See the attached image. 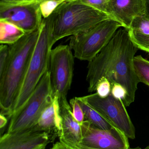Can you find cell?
<instances>
[{"mask_svg": "<svg viewBox=\"0 0 149 149\" xmlns=\"http://www.w3.org/2000/svg\"><path fill=\"white\" fill-rule=\"evenodd\" d=\"M138 49L130 38L128 29L124 27L119 29L109 43L88 62V92L96 91L99 81L106 78L111 86L118 83L125 88L127 96L124 103L129 107L134 101L140 83L134 67V59Z\"/></svg>", "mask_w": 149, "mask_h": 149, "instance_id": "obj_1", "label": "cell"}, {"mask_svg": "<svg viewBox=\"0 0 149 149\" xmlns=\"http://www.w3.org/2000/svg\"><path fill=\"white\" fill-rule=\"evenodd\" d=\"M41 24L9 45L7 67L0 75V107L1 114L10 117L29 68L41 31Z\"/></svg>", "mask_w": 149, "mask_h": 149, "instance_id": "obj_2", "label": "cell"}, {"mask_svg": "<svg viewBox=\"0 0 149 149\" xmlns=\"http://www.w3.org/2000/svg\"><path fill=\"white\" fill-rule=\"evenodd\" d=\"M45 19L54 45L66 37L78 35L103 21L114 18L108 13L85 4L81 0H76L62 3Z\"/></svg>", "mask_w": 149, "mask_h": 149, "instance_id": "obj_3", "label": "cell"}, {"mask_svg": "<svg viewBox=\"0 0 149 149\" xmlns=\"http://www.w3.org/2000/svg\"><path fill=\"white\" fill-rule=\"evenodd\" d=\"M53 45L50 29L45 19L43 18L39 37L20 93L14 105L12 115L24 105L43 75L48 71L50 55Z\"/></svg>", "mask_w": 149, "mask_h": 149, "instance_id": "obj_4", "label": "cell"}, {"mask_svg": "<svg viewBox=\"0 0 149 149\" xmlns=\"http://www.w3.org/2000/svg\"><path fill=\"white\" fill-rule=\"evenodd\" d=\"M53 100L50 77L48 71L43 75L24 105L11 116L7 133L34 128L42 113Z\"/></svg>", "mask_w": 149, "mask_h": 149, "instance_id": "obj_5", "label": "cell"}, {"mask_svg": "<svg viewBox=\"0 0 149 149\" xmlns=\"http://www.w3.org/2000/svg\"><path fill=\"white\" fill-rule=\"evenodd\" d=\"M122 27H124L123 25L115 19H108L86 31L71 36L69 46L73 51L74 57L81 61H92Z\"/></svg>", "mask_w": 149, "mask_h": 149, "instance_id": "obj_6", "label": "cell"}, {"mask_svg": "<svg viewBox=\"0 0 149 149\" xmlns=\"http://www.w3.org/2000/svg\"><path fill=\"white\" fill-rule=\"evenodd\" d=\"M74 58L69 45H60L51 52L48 71L52 95L58 98L59 104L68 102L67 95L72 82Z\"/></svg>", "mask_w": 149, "mask_h": 149, "instance_id": "obj_7", "label": "cell"}, {"mask_svg": "<svg viewBox=\"0 0 149 149\" xmlns=\"http://www.w3.org/2000/svg\"><path fill=\"white\" fill-rule=\"evenodd\" d=\"M80 97L128 139H135V128L122 100L115 98L111 93L105 98L101 97L96 93Z\"/></svg>", "mask_w": 149, "mask_h": 149, "instance_id": "obj_8", "label": "cell"}, {"mask_svg": "<svg viewBox=\"0 0 149 149\" xmlns=\"http://www.w3.org/2000/svg\"><path fill=\"white\" fill-rule=\"evenodd\" d=\"M39 3L34 1L0 2V21L16 25L25 33L37 29L43 22Z\"/></svg>", "mask_w": 149, "mask_h": 149, "instance_id": "obj_9", "label": "cell"}, {"mask_svg": "<svg viewBox=\"0 0 149 149\" xmlns=\"http://www.w3.org/2000/svg\"><path fill=\"white\" fill-rule=\"evenodd\" d=\"M82 139L80 145L96 149H129L128 137L115 127L101 129L85 120L81 125Z\"/></svg>", "mask_w": 149, "mask_h": 149, "instance_id": "obj_10", "label": "cell"}, {"mask_svg": "<svg viewBox=\"0 0 149 149\" xmlns=\"http://www.w3.org/2000/svg\"><path fill=\"white\" fill-rule=\"evenodd\" d=\"M52 140V136L47 132L34 128L7 133L1 136L0 149H36L47 146Z\"/></svg>", "mask_w": 149, "mask_h": 149, "instance_id": "obj_11", "label": "cell"}, {"mask_svg": "<svg viewBox=\"0 0 149 149\" xmlns=\"http://www.w3.org/2000/svg\"><path fill=\"white\" fill-rule=\"evenodd\" d=\"M106 10L128 29L136 17L147 13L144 0H108Z\"/></svg>", "mask_w": 149, "mask_h": 149, "instance_id": "obj_12", "label": "cell"}, {"mask_svg": "<svg viewBox=\"0 0 149 149\" xmlns=\"http://www.w3.org/2000/svg\"><path fill=\"white\" fill-rule=\"evenodd\" d=\"M62 123L59 133V141L71 147L80 144L82 139L81 125L73 115L71 106L68 102L59 104Z\"/></svg>", "mask_w": 149, "mask_h": 149, "instance_id": "obj_13", "label": "cell"}, {"mask_svg": "<svg viewBox=\"0 0 149 149\" xmlns=\"http://www.w3.org/2000/svg\"><path fill=\"white\" fill-rule=\"evenodd\" d=\"M60 107L58 98L53 97L52 102L44 110L34 129L50 134L52 138L59 136L61 129Z\"/></svg>", "mask_w": 149, "mask_h": 149, "instance_id": "obj_14", "label": "cell"}, {"mask_svg": "<svg viewBox=\"0 0 149 149\" xmlns=\"http://www.w3.org/2000/svg\"><path fill=\"white\" fill-rule=\"evenodd\" d=\"M76 98L82 108L85 115V120L88 122L93 127L101 129L109 130L114 127L99 112L82 100L80 97H76Z\"/></svg>", "mask_w": 149, "mask_h": 149, "instance_id": "obj_15", "label": "cell"}, {"mask_svg": "<svg viewBox=\"0 0 149 149\" xmlns=\"http://www.w3.org/2000/svg\"><path fill=\"white\" fill-rule=\"evenodd\" d=\"M25 34V32L16 25L6 21H0L1 44H14Z\"/></svg>", "mask_w": 149, "mask_h": 149, "instance_id": "obj_16", "label": "cell"}, {"mask_svg": "<svg viewBox=\"0 0 149 149\" xmlns=\"http://www.w3.org/2000/svg\"><path fill=\"white\" fill-rule=\"evenodd\" d=\"M135 72L139 82L149 86V61L141 55L135 56L134 59Z\"/></svg>", "mask_w": 149, "mask_h": 149, "instance_id": "obj_17", "label": "cell"}, {"mask_svg": "<svg viewBox=\"0 0 149 149\" xmlns=\"http://www.w3.org/2000/svg\"><path fill=\"white\" fill-rule=\"evenodd\" d=\"M129 33L149 36V15L147 13L138 16L132 21L128 29Z\"/></svg>", "mask_w": 149, "mask_h": 149, "instance_id": "obj_18", "label": "cell"}, {"mask_svg": "<svg viewBox=\"0 0 149 149\" xmlns=\"http://www.w3.org/2000/svg\"><path fill=\"white\" fill-rule=\"evenodd\" d=\"M64 2L62 1L45 0L40 3V10L43 18H48L59 5Z\"/></svg>", "mask_w": 149, "mask_h": 149, "instance_id": "obj_19", "label": "cell"}, {"mask_svg": "<svg viewBox=\"0 0 149 149\" xmlns=\"http://www.w3.org/2000/svg\"><path fill=\"white\" fill-rule=\"evenodd\" d=\"M129 34L131 40L138 49L149 54V36L135 35L129 32Z\"/></svg>", "mask_w": 149, "mask_h": 149, "instance_id": "obj_20", "label": "cell"}, {"mask_svg": "<svg viewBox=\"0 0 149 149\" xmlns=\"http://www.w3.org/2000/svg\"><path fill=\"white\" fill-rule=\"evenodd\" d=\"M70 105L73 117L81 125L85 121V115L82 108L77 101L76 97L70 100Z\"/></svg>", "mask_w": 149, "mask_h": 149, "instance_id": "obj_21", "label": "cell"}, {"mask_svg": "<svg viewBox=\"0 0 149 149\" xmlns=\"http://www.w3.org/2000/svg\"><path fill=\"white\" fill-rule=\"evenodd\" d=\"M111 88L112 86L108 80L106 78H102L96 86V93L101 97L105 98L111 93Z\"/></svg>", "mask_w": 149, "mask_h": 149, "instance_id": "obj_22", "label": "cell"}, {"mask_svg": "<svg viewBox=\"0 0 149 149\" xmlns=\"http://www.w3.org/2000/svg\"><path fill=\"white\" fill-rule=\"evenodd\" d=\"M10 56L9 45L1 44L0 45V75L5 70Z\"/></svg>", "mask_w": 149, "mask_h": 149, "instance_id": "obj_23", "label": "cell"}, {"mask_svg": "<svg viewBox=\"0 0 149 149\" xmlns=\"http://www.w3.org/2000/svg\"><path fill=\"white\" fill-rule=\"evenodd\" d=\"M81 1L83 3L92 8L107 13L106 10L108 0H81Z\"/></svg>", "mask_w": 149, "mask_h": 149, "instance_id": "obj_24", "label": "cell"}, {"mask_svg": "<svg viewBox=\"0 0 149 149\" xmlns=\"http://www.w3.org/2000/svg\"><path fill=\"white\" fill-rule=\"evenodd\" d=\"M111 94L116 99L122 100L125 101L127 96V92L125 88L120 84L114 83L112 85Z\"/></svg>", "mask_w": 149, "mask_h": 149, "instance_id": "obj_25", "label": "cell"}, {"mask_svg": "<svg viewBox=\"0 0 149 149\" xmlns=\"http://www.w3.org/2000/svg\"><path fill=\"white\" fill-rule=\"evenodd\" d=\"M50 149H73L69 146L62 143L61 142L56 143L53 147Z\"/></svg>", "mask_w": 149, "mask_h": 149, "instance_id": "obj_26", "label": "cell"}, {"mask_svg": "<svg viewBox=\"0 0 149 149\" xmlns=\"http://www.w3.org/2000/svg\"><path fill=\"white\" fill-rule=\"evenodd\" d=\"M8 122V120L5 116L1 114L0 115V128L2 129L4 127Z\"/></svg>", "mask_w": 149, "mask_h": 149, "instance_id": "obj_27", "label": "cell"}, {"mask_svg": "<svg viewBox=\"0 0 149 149\" xmlns=\"http://www.w3.org/2000/svg\"><path fill=\"white\" fill-rule=\"evenodd\" d=\"M36 0H0V2L17 3L22 2L34 1Z\"/></svg>", "mask_w": 149, "mask_h": 149, "instance_id": "obj_28", "label": "cell"}, {"mask_svg": "<svg viewBox=\"0 0 149 149\" xmlns=\"http://www.w3.org/2000/svg\"><path fill=\"white\" fill-rule=\"evenodd\" d=\"M74 149H96L92 148H88V147H85V146H82V145H77L75 148ZM129 149H142L141 148H139V147H137L136 148H129Z\"/></svg>", "mask_w": 149, "mask_h": 149, "instance_id": "obj_29", "label": "cell"}, {"mask_svg": "<svg viewBox=\"0 0 149 149\" xmlns=\"http://www.w3.org/2000/svg\"><path fill=\"white\" fill-rule=\"evenodd\" d=\"M146 5L147 14L149 15V0H144Z\"/></svg>", "mask_w": 149, "mask_h": 149, "instance_id": "obj_30", "label": "cell"}, {"mask_svg": "<svg viewBox=\"0 0 149 149\" xmlns=\"http://www.w3.org/2000/svg\"><path fill=\"white\" fill-rule=\"evenodd\" d=\"M45 1V0H36V1L37 2L40 3L42 2L43 1ZM57 1H64V2H70V1H76V0H57Z\"/></svg>", "mask_w": 149, "mask_h": 149, "instance_id": "obj_31", "label": "cell"}, {"mask_svg": "<svg viewBox=\"0 0 149 149\" xmlns=\"http://www.w3.org/2000/svg\"><path fill=\"white\" fill-rule=\"evenodd\" d=\"M46 147V146H43V147H40V148H38L36 149H45Z\"/></svg>", "mask_w": 149, "mask_h": 149, "instance_id": "obj_32", "label": "cell"}, {"mask_svg": "<svg viewBox=\"0 0 149 149\" xmlns=\"http://www.w3.org/2000/svg\"><path fill=\"white\" fill-rule=\"evenodd\" d=\"M143 149H149V146H147V147H146L145 148Z\"/></svg>", "mask_w": 149, "mask_h": 149, "instance_id": "obj_33", "label": "cell"}]
</instances>
